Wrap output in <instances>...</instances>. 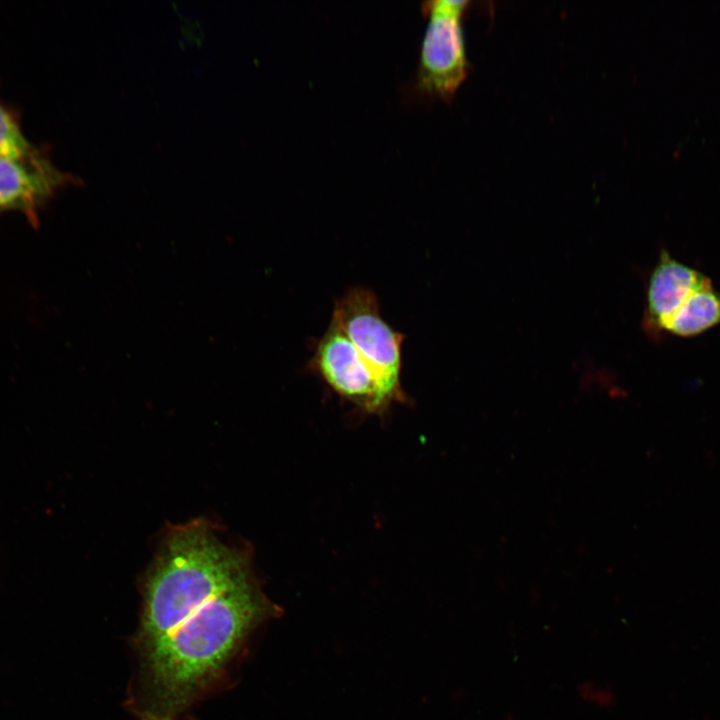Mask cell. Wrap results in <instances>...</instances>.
I'll use <instances>...</instances> for the list:
<instances>
[{
	"label": "cell",
	"instance_id": "obj_1",
	"mask_svg": "<svg viewBox=\"0 0 720 720\" xmlns=\"http://www.w3.org/2000/svg\"><path fill=\"white\" fill-rule=\"evenodd\" d=\"M252 577L247 551L207 521L169 530L145 582L141 635L148 649L213 597Z\"/></svg>",
	"mask_w": 720,
	"mask_h": 720
},
{
	"label": "cell",
	"instance_id": "obj_2",
	"mask_svg": "<svg viewBox=\"0 0 720 720\" xmlns=\"http://www.w3.org/2000/svg\"><path fill=\"white\" fill-rule=\"evenodd\" d=\"M280 613L253 576L213 597L147 649L155 690L166 702H183L216 674L249 632Z\"/></svg>",
	"mask_w": 720,
	"mask_h": 720
},
{
	"label": "cell",
	"instance_id": "obj_3",
	"mask_svg": "<svg viewBox=\"0 0 720 720\" xmlns=\"http://www.w3.org/2000/svg\"><path fill=\"white\" fill-rule=\"evenodd\" d=\"M331 321L354 345L390 402L407 403L401 384L405 335L382 318L375 293L364 287L349 289L335 302Z\"/></svg>",
	"mask_w": 720,
	"mask_h": 720
},
{
	"label": "cell",
	"instance_id": "obj_4",
	"mask_svg": "<svg viewBox=\"0 0 720 720\" xmlns=\"http://www.w3.org/2000/svg\"><path fill=\"white\" fill-rule=\"evenodd\" d=\"M469 4L467 0L422 4L427 26L420 46L416 87L425 96L448 100L467 77L462 18Z\"/></svg>",
	"mask_w": 720,
	"mask_h": 720
},
{
	"label": "cell",
	"instance_id": "obj_5",
	"mask_svg": "<svg viewBox=\"0 0 720 720\" xmlns=\"http://www.w3.org/2000/svg\"><path fill=\"white\" fill-rule=\"evenodd\" d=\"M308 367L340 398L365 414L383 417L393 405L333 321L316 343Z\"/></svg>",
	"mask_w": 720,
	"mask_h": 720
},
{
	"label": "cell",
	"instance_id": "obj_6",
	"mask_svg": "<svg viewBox=\"0 0 720 720\" xmlns=\"http://www.w3.org/2000/svg\"><path fill=\"white\" fill-rule=\"evenodd\" d=\"M66 183H82L81 179L53 167L39 170L21 162L0 158V209H13L38 223V209Z\"/></svg>",
	"mask_w": 720,
	"mask_h": 720
},
{
	"label": "cell",
	"instance_id": "obj_7",
	"mask_svg": "<svg viewBox=\"0 0 720 720\" xmlns=\"http://www.w3.org/2000/svg\"><path fill=\"white\" fill-rule=\"evenodd\" d=\"M706 278L699 271L677 261L666 250H662L648 280V328L661 330L664 323Z\"/></svg>",
	"mask_w": 720,
	"mask_h": 720
},
{
	"label": "cell",
	"instance_id": "obj_8",
	"mask_svg": "<svg viewBox=\"0 0 720 720\" xmlns=\"http://www.w3.org/2000/svg\"><path fill=\"white\" fill-rule=\"evenodd\" d=\"M720 323V293L706 278L664 323L661 330L676 336L698 335Z\"/></svg>",
	"mask_w": 720,
	"mask_h": 720
},
{
	"label": "cell",
	"instance_id": "obj_9",
	"mask_svg": "<svg viewBox=\"0 0 720 720\" xmlns=\"http://www.w3.org/2000/svg\"><path fill=\"white\" fill-rule=\"evenodd\" d=\"M0 158L21 162L39 170H50L54 167L35 150L13 116L1 105Z\"/></svg>",
	"mask_w": 720,
	"mask_h": 720
},
{
	"label": "cell",
	"instance_id": "obj_10",
	"mask_svg": "<svg viewBox=\"0 0 720 720\" xmlns=\"http://www.w3.org/2000/svg\"><path fill=\"white\" fill-rule=\"evenodd\" d=\"M579 695L583 701L597 707H608L615 700L614 693L608 687L592 682L583 683Z\"/></svg>",
	"mask_w": 720,
	"mask_h": 720
},
{
	"label": "cell",
	"instance_id": "obj_11",
	"mask_svg": "<svg viewBox=\"0 0 720 720\" xmlns=\"http://www.w3.org/2000/svg\"><path fill=\"white\" fill-rule=\"evenodd\" d=\"M144 720H164V719L149 718V719H144Z\"/></svg>",
	"mask_w": 720,
	"mask_h": 720
}]
</instances>
